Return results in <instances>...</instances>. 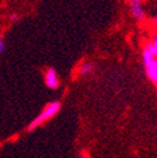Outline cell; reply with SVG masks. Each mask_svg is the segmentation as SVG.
Returning <instances> with one entry per match:
<instances>
[{
  "mask_svg": "<svg viewBox=\"0 0 157 158\" xmlns=\"http://www.w3.org/2000/svg\"><path fill=\"white\" fill-rule=\"evenodd\" d=\"M61 109V103L59 102H52L49 104L45 106V108L39 113L34 119L30 122V124L28 126V131H34L35 128H38L39 126H42L43 123L48 122L50 118H53L54 115H57V113Z\"/></svg>",
  "mask_w": 157,
  "mask_h": 158,
  "instance_id": "cell-2",
  "label": "cell"
},
{
  "mask_svg": "<svg viewBox=\"0 0 157 158\" xmlns=\"http://www.w3.org/2000/svg\"><path fill=\"white\" fill-rule=\"evenodd\" d=\"M3 50H4V42H3L2 35H0V53H2Z\"/></svg>",
  "mask_w": 157,
  "mask_h": 158,
  "instance_id": "cell-7",
  "label": "cell"
},
{
  "mask_svg": "<svg viewBox=\"0 0 157 158\" xmlns=\"http://www.w3.org/2000/svg\"><path fill=\"white\" fill-rule=\"evenodd\" d=\"M44 82L45 85L50 89H58L59 88V77L54 68H48L44 74Z\"/></svg>",
  "mask_w": 157,
  "mask_h": 158,
  "instance_id": "cell-4",
  "label": "cell"
},
{
  "mask_svg": "<svg viewBox=\"0 0 157 158\" xmlns=\"http://www.w3.org/2000/svg\"><path fill=\"white\" fill-rule=\"evenodd\" d=\"M93 70V64L91 62H84L79 68V75H88Z\"/></svg>",
  "mask_w": 157,
  "mask_h": 158,
  "instance_id": "cell-5",
  "label": "cell"
},
{
  "mask_svg": "<svg viewBox=\"0 0 157 158\" xmlns=\"http://www.w3.org/2000/svg\"><path fill=\"white\" fill-rule=\"evenodd\" d=\"M151 44H152V47H153V49H155V52H156V55H157V33H156V34L152 36Z\"/></svg>",
  "mask_w": 157,
  "mask_h": 158,
  "instance_id": "cell-6",
  "label": "cell"
},
{
  "mask_svg": "<svg viewBox=\"0 0 157 158\" xmlns=\"http://www.w3.org/2000/svg\"><path fill=\"white\" fill-rule=\"evenodd\" d=\"M142 62H143V67H145L147 78L153 84L157 85V55H156V52H155L151 42L143 47Z\"/></svg>",
  "mask_w": 157,
  "mask_h": 158,
  "instance_id": "cell-1",
  "label": "cell"
},
{
  "mask_svg": "<svg viewBox=\"0 0 157 158\" xmlns=\"http://www.w3.org/2000/svg\"><path fill=\"white\" fill-rule=\"evenodd\" d=\"M129 4V10L131 15L136 19V20H143L145 19V10L142 6V0H127Z\"/></svg>",
  "mask_w": 157,
  "mask_h": 158,
  "instance_id": "cell-3",
  "label": "cell"
},
{
  "mask_svg": "<svg viewBox=\"0 0 157 158\" xmlns=\"http://www.w3.org/2000/svg\"><path fill=\"white\" fill-rule=\"evenodd\" d=\"M153 20H155V23H156V25H157V15L155 16V19H153Z\"/></svg>",
  "mask_w": 157,
  "mask_h": 158,
  "instance_id": "cell-9",
  "label": "cell"
},
{
  "mask_svg": "<svg viewBox=\"0 0 157 158\" xmlns=\"http://www.w3.org/2000/svg\"><path fill=\"white\" fill-rule=\"evenodd\" d=\"M10 19H11V20H18V16L16 15H11Z\"/></svg>",
  "mask_w": 157,
  "mask_h": 158,
  "instance_id": "cell-8",
  "label": "cell"
}]
</instances>
